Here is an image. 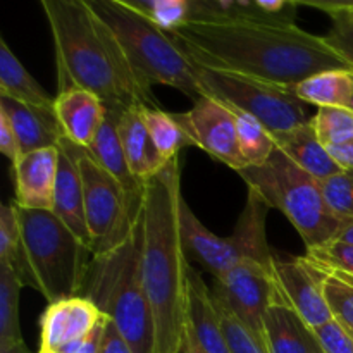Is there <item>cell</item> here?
I'll return each mask as SVG.
<instances>
[{
  "label": "cell",
  "instance_id": "6da1fadb",
  "mask_svg": "<svg viewBox=\"0 0 353 353\" xmlns=\"http://www.w3.org/2000/svg\"><path fill=\"white\" fill-rule=\"evenodd\" d=\"M169 34L196 64L279 85L296 86L330 69L352 71L326 37L299 26L186 23Z\"/></svg>",
  "mask_w": 353,
  "mask_h": 353
},
{
  "label": "cell",
  "instance_id": "7a4b0ae2",
  "mask_svg": "<svg viewBox=\"0 0 353 353\" xmlns=\"http://www.w3.org/2000/svg\"><path fill=\"white\" fill-rule=\"evenodd\" d=\"M179 157L143 183L141 278L155 323V353H181L190 264L181 240Z\"/></svg>",
  "mask_w": 353,
  "mask_h": 353
},
{
  "label": "cell",
  "instance_id": "3957f363",
  "mask_svg": "<svg viewBox=\"0 0 353 353\" xmlns=\"http://www.w3.org/2000/svg\"><path fill=\"white\" fill-rule=\"evenodd\" d=\"M54 40L59 92L81 88L107 107L159 109L154 92L141 85L112 31L88 0H41Z\"/></svg>",
  "mask_w": 353,
  "mask_h": 353
},
{
  "label": "cell",
  "instance_id": "277c9868",
  "mask_svg": "<svg viewBox=\"0 0 353 353\" xmlns=\"http://www.w3.org/2000/svg\"><path fill=\"white\" fill-rule=\"evenodd\" d=\"M81 296L117 327L134 353H155L154 314L141 278V209L130 238L93 257Z\"/></svg>",
  "mask_w": 353,
  "mask_h": 353
},
{
  "label": "cell",
  "instance_id": "5b68a950",
  "mask_svg": "<svg viewBox=\"0 0 353 353\" xmlns=\"http://www.w3.org/2000/svg\"><path fill=\"white\" fill-rule=\"evenodd\" d=\"M17 205V203H16ZM21 224L23 283L48 303L81 295L93 252L52 210L17 205Z\"/></svg>",
  "mask_w": 353,
  "mask_h": 353
},
{
  "label": "cell",
  "instance_id": "8992f818",
  "mask_svg": "<svg viewBox=\"0 0 353 353\" xmlns=\"http://www.w3.org/2000/svg\"><path fill=\"white\" fill-rule=\"evenodd\" d=\"M88 6L119 41L141 85L171 86L190 99H202L193 62L174 38L134 10L126 0H88Z\"/></svg>",
  "mask_w": 353,
  "mask_h": 353
},
{
  "label": "cell",
  "instance_id": "52a82bcc",
  "mask_svg": "<svg viewBox=\"0 0 353 353\" xmlns=\"http://www.w3.org/2000/svg\"><path fill=\"white\" fill-rule=\"evenodd\" d=\"M238 174L269 209L285 214L302 236L307 250L333 241L340 233L343 221L327 207L321 181L293 164L278 148L265 164L247 168Z\"/></svg>",
  "mask_w": 353,
  "mask_h": 353
},
{
  "label": "cell",
  "instance_id": "ba28073f",
  "mask_svg": "<svg viewBox=\"0 0 353 353\" xmlns=\"http://www.w3.org/2000/svg\"><path fill=\"white\" fill-rule=\"evenodd\" d=\"M193 62V74L202 97H212L261 121L271 133L288 131L310 123L307 103L295 86L279 85L238 72L217 71Z\"/></svg>",
  "mask_w": 353,
  "mask_h": 353
},
{
  "label": "cell",
  "instance_id": "9c48e42d",
  "mask_svg": "<svg viewBox=\"0 0 353 353\" xmlns=\"http://www.w3.org/2000/svg\"><path fill=\"white\" fill-rule=\"evenodd\" d=\"M78 164L92 252L93 255L107 254L130 238L140 214L141 200H134L126 188L81 147H78Z\"/></svg>",
  "mask_w": 353,
  "mask_h": 353
},
{
  "label": "cell",
  "instance_id": "30bf717a",
  "mask_svg": "<svg viewBox=\"0 0 353 353\" xmlns=\"http://www.w3.org/2000/svg\"><path fill=\"white\" fill-rule=\"evenodd\" d=\"M217 305L230 310L257 336L264 340V317L276 300L272 265L257 261H240L210 288Z\"/></svg>",
  "mask_w": 353,
  "mask_h": 353
},
{
  "label": "cell",
  "instance_id": "8fae6325",
  "mask_svg": "<svg viewBox=\"0 0 353 353\" xmlns=\"http://www.w3.org/2000/svg\"><path fill=\"white\" fill-rule=\"evenodd\" d=\"M192 145L223 162L236 172L247 169L238 140L234 116L226 103L202 97L195 100L193 107L186 112L172 114Z\"/></svg>",
  "mask_w": 353,
  "mask_h": 353
},
{
  "label": "cell",
  "instance_id": "7c38bea8",
  "mask_svg": "<svg viewBox=\"0 0 353 353\" xmlns=\"http://www.w3.org/2000/svg\"><path fill=\"white\" fill-rule=\"evenodd\" d=\"M272 276L276 300L295 310L314 331L333 321L324 292L327 276L310 265L305 257H279L274 254Z\"/></svg>",
  "mask_w": 353,
  "mask_h": 353
},
{
  "label": "cell",
  "instance_id": "4fadbf2b",
  "mask_svg": "<svg viewBox=\"0 0 353 353\" xmlns=\"http://www.w3.org/2000/svg\"><path fill=\"white\" fill-rule=\"evenodd\" d=\"M103 314L85 296H71L48 303L40 317V350L38 353H57L68 345L92 333Z\"/></svg>",
  "mask_w": 353,
  "mask_h": 353
},
{
  "label": "cell",
  "instance_id": "5bb4252c",
  "mask_svg": "<svg viewBox=\"0 0 353 353\" xmlns=\"http://www.w3.org/2000/svg\"><path fill=\"white\" fill-rule=\"evenodd\" d=\"M16 203L24 209L52 210L59 172V147L23 154L12 164Z\"/></svg>",
  "mask_w": 353,
  "mask_h": 353
},
{
  "label": "cell",
  "instance_id": "9a60e30c",
  "mask_svg": "<svg viewBox=\"0 0 353 353\" xmlns=\"http://www.w3.org/2000/svg\"><path fill=\"white\" fill-rule=\"evenodd\" d=\"M52 212L92 250L85 217V195L78 164V145L71 143L68 138L59 143V172Z\"/></svg>",
  "mask_w": 353,
  "mask_h": 353
},
{
  "label": "cell",
  "instance_id": "2e32d148",
  "mask_svg": "<svg viewBox=\"0 0 353 353\" xmlns=\"http://www.w3.org/2000/svg\"><path fill=\"white\" fill-rule=\"evenodd\" d=\"M186 334L205 353H230L212 292L193 268L188 271L186 288Z\"/></svg>",
  "mask_w": 353,
  "mask_h": 353
},
{
  "label": "cell",
  "instance_id": "e0dca14e",
  "mask_svg": "<svg viewBox=\"0 0 353 353\" xmlns=\"http://www.w3.org/2000/svg\"><path fill=\"white\" fill-rule=\"evenodd\" d=\"M179 226H181V240L186 254L200 262L214 278H221L240 262V255L231 236L221 238L207 230V226H203L202 221L190 209L185 199L179 210Z\"/></svg>",
  "mask_w": 353,
  "mask_h": 353
},
{
  "label": "cell",
  "instance_id": "ac0fdd59",
  "mask_svg": "<svg viewBox=\"0 0 353 353\" xmlns=\"http://www.w3.org/2000/svg\"><path fill=\"white\" fill-rule=\"evenodd\" d=\"M54 110L64 137L81 148L92 147L107 116L105 103L97 95L81 88L59 92Z\"/></svg>",
  "mask_w": 353,
  "mask_h": 353
},
{
  "label": "cell",
  "instance_id": "d6986e66",
  "mask_svg": "<svg viewBox=\"0 0 353 353\" xmlns=\"http://www.w3.org/2000/svg\"><path fill=\"white\" fill-rule=\"evenodd\" d=\"M0 110L6 114L16 133L21 155L41 148L59 147L65 138L54 109H40L0 97Z\"/></svg>",
  "mask_w": 353,
  "mask_h": 353
},
{
  "label": "cell",
  "instance_id": "ffe728a7",
  "mask_svg": "<svg viewBox=\"0 0 353 353\" xmlns=\"http://www.w3.org/2000/svg\"><path fill=\"white\" fill-rule=\"evenodd\" d=\"M264 343L269 353H324L316 331L279 300L265 312Z\"/></svg>",
  "mask_w": 353,
  "mask_h": 353
},
{
  "label": "cell",
  "instance_id": "44dd1931",
  "mask_svg": "<svg viewBox=\"0 0 353 353\" xmlns=\"http://www.w3.org/2000/svg\"><path fill=\"white\" fill-rule=\"evenodd\" d=\"M271 134L276 148L281 150L293 164L309 172L317 181H324V179L343 171L331 157L327 148L319 141L312 123Z\"/></svg>",
  "mask_w": 353,
  "mask_h": 353
},
{
  "label": "cell",
  "instance_id": "7402d4cb",
  "mask_svg": "<svg viewBox=\"0 0 353 353\" xmlns=\"http://www.w3.org/2000/svg\"><path fill=\"white\" fill-rule=\"evenodd\" d=\"M143 105L126 107L119 119V137L128 165L138 181L145 183L165 168L169 162L162 159L145 126Z\"/></svg>",
  "mask_w": 353,
  "mask_h": 353
},
{
  "label": "cell",
  "instance_id": "603a6c76",
  "mask_svg": "<svg viewBox=\"0 0 353 353\" xmlns=\"http://www.w3.org/2000/svg\"><path fill=\"white\" fill-rule=\"evenodd\" d=\"M126 107H107V116L97 134L92 147L85 148L102 165L109 174H112L134 200L143 199V183L138 181L128 165L123 143L119 137V119Z\"/></svg>",
  "mask_w": 353,
  "mask_h": 353
},
{
  "label": "cell",
  "instance_id": "cb8c5ba5",
  "mask_svg": "<svg viewBox=\"0 0 353 353\" xmlns=\"http://www.w3.org/2000/svg\"><path fill=\"white\" fill-rule=\"evenodd\" d=\"M269 205L255 192L248 190L247 202L231 233L240 261H257L261 264L272 265L274 254L269 248L265 236V217Z\"/></svg>",
  "mask_w": 353,
  "mask_h": 353
},
{
  "label": "cell",
  "instance_id": "d4e9b609",
  "mask_svg": "<svg viewBox=\"0 0 353 353\" xmlns=\"http://www.w3.org/2000/svg\"><path fill=\"white\" fill-rule=\"evenodd\" d=\"M188 23L286 26L264 9L262 0H188Z\"/></svg>",
  "mask_w": 353,
  "mask_h": 353
},
{
  "label": "cell",
  "instance_id": "484cf974",
  "mask_svg": "<svg viewBox=\"0 0 353 353\" xmlns=\"http://www.w3.org/2000/svg\"><path fill=\"white\" fill-rule=\"evenodd\" d=\"M0 97L40 109H54L55 102V97H50L41 88L3 38H0Z\"/></svg>",
  "mask_w": 353,
  "mask_h": 353
},
{
  "label": "cell",
  "instance_id": "4316f807",
  "mask_svg": "<svg viewBox=\"0 0 353 353\" xmlns=\"http://www.w3.org/2000/svg\"><path fill=\"white\" fill-rule=\"evenodd\" d=\"M300 100L309 105L345 107L348 109L353 97V71L330 69L303 79L295 86Z\"/></svg>",
  "mask_w": 353,
  "mask_h": 353
},
{
  "label": "cell",
  "instance_id": "83f0119b",
  "mask_svg": "<svg viewBox=\"0 0 353 353\" xmlns=\"http://www.w3.org/2000/svg\"><path fill=\"white\" fill-rule=\"evenodd\" d=\"M230 109L236 123L241 155L247 168H259L265 164L276 148L271 131L250 114L234 109V107H230Z\"/></svg>",
  "mask_w": 353,
  "mask_h": 353
},
{
  "label": "cell",
  "instance_id": "f1b7e54d",
  "mask_svg": "<svg viewBox=\"0 0 353 353\" xmlns=\"http://www.w3.org/2000/svg\"><path fill=\"white\" fill-rule=\"evenodd\" d=\"M141 114H143L145 126L150 133L152 141L165 162L179 157V152L185 147H192V141L172 114L147 105L141 107Z\"/></svg>",
  "mask_w": 353,
  "mask_h": 353
},
{
  "label": "cell",
  "instance_id": "f546056e",
  "mask_svg": "<svg viewBox=\"0 0 353 353\" xmlns=\"http://www.w3.org/2000/svg\"><path fill=\"white\" fill-rule=\"evenodd\" d=\"M19 274L9 264H0V345L23 341L19 326Z\"/></svg>",
  "mask_w": 353,
  "mask_h": 353
},
{
  "label": "cell",
  "instance_id": "4dcf8cb0",
  "mask_svg": "<svg viewBox=\"0 0 353 353\" xmlns=\"http://www.w3.org/2000/svg\"><path fill=\"white\" fill-rule=\"evenodd\" d=\"M305 261L327 278H336L353 288V245L327 241L305 252Z\"/></svg>",
  "mask_w": 353,
  "mask_h": 353
},
{
  "label": "cell",
  "instance_id": "1f68e13d",
  "mask_svg": "<svg viewBox=\"0 0 353 353\" xmlns=\"http://www.w3.org/2000/svg\"><path fill=\"white\" fill-rule=\"evenodd\" d=\"M307 6L324 10L331 19L326 40L353 71V2H309Z\"/></svg>",
  "mask_w": 353,
  "mask_h": 353
},
{
  "label": "cell",
  "instance_id": "d6a6232c",
  "mask_svg": "<svg viewBox=\"0 0 353 353\" xmlns=\"http://www.w3.org/2000/svg\"><path fill=\"white\" fill-rule=\"evenodd\" d=\"M317 138L326 148L353 140V110L345 107H321L312 117Z\"/></svg>",
  "mask_w": 353,
  "mask_h": 353
},
{
  "label": "cell",
  "instance_id": "836d02e7",
  "mask_svg": "<svg viewBox=\"0 0 353 353\" xmlns=\"http://www.w3.org/2000/svg\"><path fill=\"white\" fill-rule=\"evenodd\" d=\"M126 2L165 33H172L188 23V0H126Z\"/></svg>",
  "mask_w": 353,
  "mask_h": 353
},
{
  "label": "cell",
  "instance_id": "e575fe53",
  "mask_svg": "<svg viewBox=\"0 0 353 353\" xmlns=\"http://www.w3.org/2000/svg\"><path fill=\"white\" fill-rule=\"evenodd\" d=\"M0 264H9L23 281V259H21V224L16 200L0 210ZM24 285V283H23Z\"/></svg>",
  "mask_w": 353,
  "mask_h": 353
},
{
  "label": "cell",
  "instance_id": "d590c367",
  "mask_svg": "<svg viewBox=\"0 0 353 353\" xmlns=\"http://www.w3.org/2000/svg\"><path fill=\"white\" fill-rule=\"evenodd\" d=\"M324 200L331 212L345 221H353V171H341L321 181Z\"/></svg>",
  "mask_w": 353,
  "mask_h": 353
},
{
  "label": "cell",
  "instance_id": "8d00e7d4",
  "mask_svg": "<svg viewBox=\"0 0 353 353\" xmlns=\"http://www.w3.org/2000/svg\"><path fill=\"white\" fill-rule=\"evenodd\" d=\"M217 310H219L221 323H223V331L224 336H226L230 353H269L268 348H265L264 340L257 336L250 327L245 326L236 316H233L230 310L223 309L221 305H217Z\"/></svg>",
  "mask_w": 353,
  "mask_h": 353
},
{
  "label": "cell",
  "instance_id": "74e56055",
  "mask_svg": "<svg viewBox=\"0 0 353 353\" xmlns=\"http://www.w3.org/2000/svg\"><path fill=\"white\" fill-rule=\"evenodd\" d=\"M324 292L333 321L353 340V288L336 278H326Z\"/></svg>",
  "mask_w": 353,
  "mask_h": 353
},
{
  "label": "cell",
  "instance_id": "f35d334b",
  "mask_svg": "<svg viewBox=\"0 0 353 353\" xmlns=\"http://www.w3.org/2000/svg\"><path fill=\"white\" fill-rule=\"evenodd\" d=\"M316 333L324 353H353V340L334 321L316 330Z\"/></svg>",
  "mask_w": 353,
  "mask_h": 353
},
{
  "label": "cell",
  "instance_id": "ab89813d",
  "mask_svg": "<svg viewBox=\"0 0 353 353\" xmlns=\"http://www.w3.org/2000/svg\"><path fill=\"white\" fill-rule=\"evenodd\" d=\"M105 323L107 317L103 316V319L97 324V327L92 333L83 336L81 340L74 341V343L68 345V347L62 348V350L57 353H99L100 345H102L103 340V331H105Z\"/></svg>",
  "mask_w": 353,
  "mask_h": 353
},
{
  "label": "cell",
  "instance_id": "60d3db41",
  "mask_svg": "<svg viewBox=\"0 0 353 353\" xmlns=\"http://www.w3.org/2000/svg\"><path fill=\"white\" fill-rule=\"evenodd\" d=\"M0 152H2L12 164L21 157L19 141H17L16 133H14L9 119H7V116L2 110H0Z\"/></svg>",
  "mask_w": 353,
  "mask_h": 353
},
{
  "label": "cell",
  "instance_id": "b9f144b4",
  "mask_svg": "<svg viewBox=\"0 0 353 353\" xmlns=\"http://www.w3.org/2000/svg\"><path fill=\"white\" fill-rule=\"evenodd\" d=\"M99 353H134L133 348L130 347L126 340L123 338V334L117 331V327L107 319L105 323V331H103V340L100 345Z\"/></svg>",
  "mask_w": 353,
  "mask_h": 353
},
{
  "label": "cell",
  "instance_id": "7bdbcfd3",
  "mask_svg": "<svg viewBox=\"0 0 353 353\" xmlns=\"http://www.w3.org/2000/svg\"><path fill=\"white\" fill-rule=\"evenodd\" d=\"M327 152L343 171H353V140L336 145V147H330Z\"/></svg>",
  "mask_w": 353,
  "mask_h": 353
},
{
  "label": "cell",
  "instance_id": "ee69618b",
  "mask_svg": "<svg viewBox=\"0 0 353 353\" xmlns=\"http://www.w3.org/2000/svg\"><path fill=\"white\" fill-rule=\"evenodd\" d=\"M334 240L343 241V243H348V245H353V221H345V223L341 224L340 233L336 234V238H334Z\"/></svg>",
  "mask_w": 353,
  "mask_h": 353
},
{
  "label": "cell",
  "instance_id": "f6af8a7d",
  "mask_svg": "<svg viewBox=\"0 0 353 353\" xmlns=\"http://www.w3.org/2000/svg\"><path fill=\"white\" fill-rule=\"evenodd\" d=\"M0 353H30L24 341H17V343L0 345Z\"/></svg>",
  "mask_w": 353,
  "mask_h": 353
},
{
  "label": "cell",
  "instance_id": "bcb514c9",
  "mask_svg": "<svg viewBox=\"0 0 353 353\" xmlns=\"http://www.w3.org/2000/svg\"><path fill=\"white\" fill-rule=\"evenodd\" d=\"M181 353H205L202 348L196 345V341L193 340L190 334L185 333V343H183V352Z\"/></svg>",
  "mask_w": 353,
  "mask_h": 353
},
{
  "label": "cell",
  "instance_id": "7dc6e473",
  "mask_svg": "<svg viewBox=\"0 0 353 353\" xmlns=\"http://www.w3.org/2000/svg\"><path fill=\"white\" fill-rule=\"evenodd\" d=\"M348 109L353 110V97H352V102H350V105H348Z\"/></svg>",
  "mask_w": 353,
  "mask_h": 353
}]
</instances>
